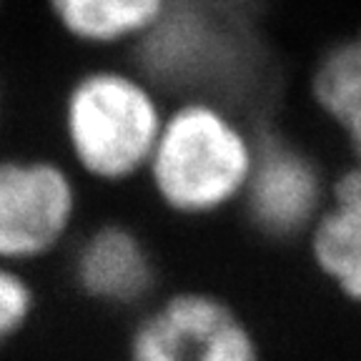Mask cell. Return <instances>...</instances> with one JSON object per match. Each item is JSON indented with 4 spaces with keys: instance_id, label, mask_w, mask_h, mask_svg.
Here are the masks:
<instances>
[{
    "instance_id": "obj_1",
    "label": "cell",
    "mask_w": 361,
    "mask_h": 361,
    "mask_svg": "<svg viewBox=\"0 0 361 361\" xmlns=\"http://www.w3.org/2000/svg\"><path fill=\"white\" fill-rule=\"evenodd\" d=\"M261 130L241 106L211 96L169 98L141 186L164 216L206 224L236 214Z\"/></svg>"
},
{
    "instance_id": "obj_2",
    "label": "cell",
    "mask_w": 361,
    "mask_h": 361,
    "mask_svg": "<svg viewBox=\"0 0 361 361\" xmlns=\"http://www.w3.org/2000/svg\"><path fill=\"white\" fill-rule=\"evenodd\" d=\"M166 108L169 96L130 58L83 68L58 113L66 164L96 186L141 183Z\"/></svg>"
},
{
    "instance_id": "obj_3",
    "label": "cell",
    "mask_w": 361,
    "mask_h": 361,
    "mask_svg": "<svg viewBox=\"0 0 361 361\" xmlns=\"http://www.w3.org/2000/svg\"><path fill=\"white\" fill-rule=\"evenodd\" d=\"M128 58L169 98L211 96L236 106L256 88L261 71L251 18L201 0H176Z\"/></svg>"
},
{
    "instance_id": "obj_4",
    "label": "cell",
    "mask_w": 361,
    "mask_h": 361,
    "mask_svg": "<svg viewBox=\"0 0 361 361\" xmlns=\"http://www.w3.org/2000/svg\"><path fill=\"white\" fill-rule=\"evenodd\" d=\"M126 361H266L259 329L226 293L164 288L133 314Z\"/></svg>"
},
{
    "instance_id": "obj_5",
    "label": "cell",
    "mask_w": 361,
    "mask_h": 361,
    "mask_svg": "<svg viewBox=\"0 0 361 361\" xmlns=\"http://www.w3.org/2000/svg\"><path fill=\"white\" fill-rule=\"evenodd\" d=\"M80 178L51 156H0V264L43 261L73 241Z\"/></svg>"
},
{
    "instance_id": "obj_6",
    "label": "cell",
    "mask_w": 361,
    "mask_h": 361,
    "mask_svg": "<svg viewBox=\"0 0 361 361\" xmlns=\"http://www.w3.org/2000/svg\"><path fill=\"white\" fill-rule=\"evenodd\" d=\"M331 176L304 141L261 130L254 171L236 214L259 241L304 243L331 198Z\"/></svg>"
},
{
    "instance_id": "obj_7",
    "label": "cell",
    "mask_w": 361,
    "mask_h": 361,
    "mask_svg": "<svg viewBox=\"0 0 361 361\" xmlns=\"http://www.w3.org/2000/svg\"><path fill=\"white\" fill-rule=\"evenodd\" d=\"M71 281L90 304L130 314L164 291L156 248L128 221H101L75 233Z\"/></svg>"
},
{
    "instance_id": "obj_8",
    "label": "cell",
    "mask_w": 361,
    "mask_h": 361,
    "mask_svg": "<svg viewBox=\"0 0 361 361\" xmlns=\"http://www.w3.org/2000/svg\"><path fill=\"white\" fill-rule=\"evenodd\" d=\"M304 93L349 161L361 164V23L319 48L306 68Z\"/></svg>"
},
{
    "instance_id": "obj_9",
    "label": "cell",
    "mask_w": 361,
    "mask_h": 361,
    "mask_svg": "<svg viewBox=\"0 0 361 361\" xmlns=\"http://www.w3.org/2000/svg\"><path fill=\"white\" fill-rule=\"evenodd\" d=\"M176 0H48L56 28L93 53H133Z\"/></svg>"
},
{
    "instance_id": "obj_10",
    "label": "cell",
    "mask_w": 361,
    "mask_h": 361,
    "mask_svg": "<svg viewBox=\"0 0 361 361\" xmlns=\"http://www.w3.org/2000/svg\"><path fill=\"white\" fill-rule=\"evenodd\" d=\"M301 246L319 281L344 304L361 309V216L329 201Z\"/></svg>"
},
{
    "instance_id": "obj_11",
    "label": "cell",
    "mask_w": 361,
    "mask_h": 361,
    "mask_svg": "<svg viewBox=\"0 0 361 361\" xmlns=\"http://www.w3.org/2000/svg\"><path fill=\"white\" fill-rule=\"evenodd\" d=\"M35 311L38 293L25 276V269L0 264V349H6L30 326Z\"/></svg>"
},
{
    "instance_id": "obj_12",
    "label": "cell",
    "mask_w": 361,
    "mask_h": 361,
    "mask_svg": "<svg viewBox=\"0 0 361 361\" xmlns=\"http://www.w3.org/2000/svg\"><path fill=\"white\" fill-rule=\"evenodd\" d=\"M331 203L349 209L361 216V164L359 161H346L331 176Z\"/></svg>"
},
{
    "instance_id": "obj_13",
    "label": "cell",
    "mask_w": 361,
    "mask_h": 361,
    "mask_svg": "<svg viewBox=\"0 0 361 361\" xmlns=\"http://www.w3.org/2000/svg\"><path fill=\"white\" fill-rule=\"evenodd\" d=\"M201 3H209V6L216 8H224V11H231L238 13V16H254L256 6H259V0H201Z\"/></svg>"
},
{
    "instance_id": "obj_14",
    "label": "cell",
    "mask_w": 361,
    "mask_h": 361,
    "mask_svg": "<svg viewBox=\"0 0 361 361\" xmlns=\"http://www.w3.org/2000/svg\"><path fill=\"white\" fill-rule=\"evenodd\" d=\"M3 103H6V98H3V80H0V118H3Z\"/></svg>"
},
{
    "instance_id": "obj_15",
    "label": "cell",
    "mask_w": 361,
    "mask_h": 361,
    "mask_svg": "<svg viewBox=\"0 0 361 361\" xmlns=\"http://www.w3.org/2000/svg\"><path fill=\"white\" fill-rule=\"evenodd\" d=\"M0 3H3V0H0Z\"/></svg>"
}]
</instances>
